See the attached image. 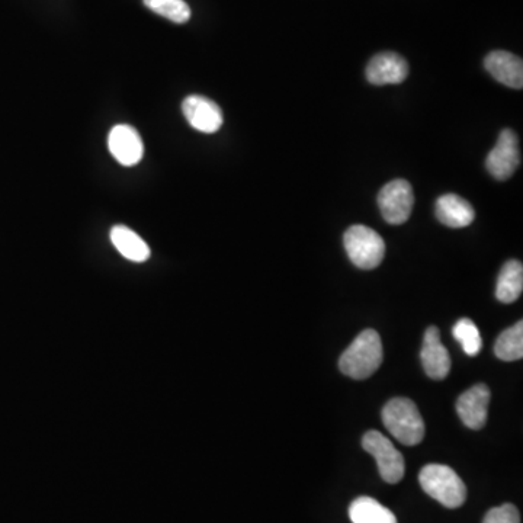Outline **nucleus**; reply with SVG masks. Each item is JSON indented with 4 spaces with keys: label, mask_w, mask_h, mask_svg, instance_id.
I'll use <instances>...</instances> for the list:
<instances>
[{
    "label": "nucleus",
    "mask_w": 523,
    "mask_h": 523,
    "mask_svg": "<svg viewBox=\"0 0 523 523\" xmlns=\"http://www.w3.org/2000/svg\"><path fill=\"white\" fill-rule=\"evenodd\" d=\"M490 388L486 384H477L465 391L457 401L458 416L467 428L480 431L487 422L489 413Z\"/></svg>",
    "instance_id": "obj_10"
},
{
    "label": "nucleus",
    "mask_w": 523,
    "mask_h": 523,
    "mask_svg": "<svg viewBox=\"0 0 523 523\" xmlns=\"http://www.w3.org/2000/svg\"><path fill=\"white\" fill-rule=\"evenodd\" d=\"M521 165V152L515 131L503 130L486 160V168L497 181H508Z\"/></svg>",
    "instance_id": "obj_7"
},
{
    "label": "nucleus",
    "mask_w": 523,
    "mask_h": 523,
    "mask_svg": "<svg viewBox=\"0 0 523 523\" xmlns=\"http://www.w3.org/2000/svg\"><path fill=\"white\" fill-rule=\"evenodd\" d=\"M108 149L120 165H139L144 156V144L139 131L131 125L120 124L108 136Z\"/></svg>",
    "instance_id": "obj_8"
},
{
    "label": "nucleus",
    "mask_w": 523,
    "mask_h": 523,
    "mask_svg": "<svg viewBox=\"0 0 523 523\" xmlns=\"http://www.w3.org/2000/svg\"><path fill=\"white\" fill-rule=\"evenodd\" d=\"M420 359H422L423 370L432 380H444L451 371V358L447 348L442 345L441 333L435 326L426 330Z\"/></svg>",
    "instance_id": "obj_12"
},
{
    "label": "nucleus",
    "mask_w": 523,
    "mask_h": 523,
    "mask_svg": "<svg viewBox=\"0 0 523 523\" xmlns=\"http://www.w3.org/2000/svg\"><path fill=\"white\" fill-rule=\"evenodd\" d=\"M362 447L377 461L378 470L384 481L397 484L404 477V458L397 451L393 442L385 438L383 433L370 431L362 438Z\"/></svg>",
    "instance_id": "obj_5"
},
{
    "label": "nucleus",
    "mask_w": 523,
    "mask_h": 523,
    "mask_svg": "<svg viewBox=\"0 0 523 523\" xmlns=\"http://www.w3.org/2000/svg\"><path fill=\"white\" fill-rule=\"evenodd\" d=\"M523 291V266L519 261L505 263L497 279L496 297L500 303H515Z\"/></svg>",
    "instance_id": "obj_16"
},
{
    "label": "nucleus",
    "mask_w": 523,
    "mask_h": 523,
    "mask_svg": "<svg viewBox=\"0 0 523 523\" xmlns=\"http://www.w3.org/2000/svg\"><path fill=\"white\" fill-rule=\"evenodd\" d=\"M345 249L349 259L359 269H374L381 265L385 256L383 237L367 226H352L346 230Z\"/></svg>",
    "instance_id": "obj_4"
},
{
    "label": "nucleus",
    "mask_w": 523,
    "mask_h": 523,
    "mask_svg": "<svg viewBox=\"0 0 523 523\" xmlns=\"http://www.w3.org/2000/svg\"><path fill=\"white\" fill-rule=\"evenodd\" d=\"M111 242L115 249L128 261L143 263L150 258V247L131 229L125 226H115L111 230Z\"/></svg>",
    "instance_id": "obj_15"
},
{
    "label": "nucleus",
    "mask_w": 523,
    "mask_h": 523,
    "mask_svg": "<svg viewBox=\"0 0 523 523\" xmlns=\"http://www.w3.org/2000/svg\"><path fill=\"white\" fill-rule=\"evenodd\" d=\"M487 72L502 85L512 89L523 88V62L509 51H493L484 60Z\"/></svg>",
    "instance_id": "obj_13"
},
{
    "label": "nucleus",
    "mask_w": 523,
    "mask_h": 523,
    "mask_svg": "<svg viewBox=\"0 0 523 523\" xmlns=\"http://www.w3.org/2000/svg\"><path fill=\"white\" fill-rule=\"evenodd\" d=\"M483 523H521V515L515 506L506 503L499 508L490 509Z\"/></svg>",
    "instance_id": "obj_21"
},
{
    "label": "nucleus",
    "mask_w": 523,
    "mask_h": 523,
    "mask_svg": "<svg viewBox=\"0 0 523 523\" xmlns=\"http://www.w3.org/2000/svg\"><path fill=\"white\" fill-rule=\"evenodd\" d=\"M415 195L412 185L404 179L388 182L378 194V207L387 223L399 226L412 216Z\"/></svg>",
    "instance_id": "obj_6"
},
{
    "label": "nucleus",
    "mask_w": 523,
    "mask_h": 523,
    "mask_svg": "<svg viewBox=\"0 0 523 523\" xmlns=\"http://www.w3.org/2000/svg\"><path fill=\"white\" fill-rule=\"evenodd\" d=\"M454 338L461 343L462 349L465 354L470 356H476L480 354L481 346H483V340H481L480 330L476 326V323L470 319H462L460 322L455 324Z\"/></svg>",
    "instance_id": "obj_20"
},
{
    "label": "nucleus",
    "mask_w": 523,
    "mask_h": 523,
    "mask_svg": "<svg viewBox=\"0 0 523 523\" xmlns=\"http://www.w3.org/2000/svg\"><path fill=\"white\" fill-rule=\"evenodd\" d=\"M349 518L354 523H397V518L390 509L367 496L358 497L352 502Z\"/></svg>",
    "instance_id": "obj_17"
},
{
    "label": "nucleus",
    "mask_w": 523,
    "mask_h": 523,
    "mask_svg": "<svg viewBox=\"0 0 523 523\" xmlns=\"http://www.w3.org/2000/svg\"><path fill=\"white\" fill-rule=\"evenodd\" d=\"M420 486L445 508L457 509L467 499V487L448 465L429 464L419 474Z\"/></svg>",
    "instance_id": "obj_3"
},
{
    "label": "nucleus",
    "mask_w": 523,
    "mask_h": 523,
    "mask_svg": "<svg viewBox=\"0 0 523 523\" xmlns=\"http://www.w3.org/2000/svg\"><path fill=\"white\" fill-rule=\"evenodd\" d=\"M186 121L192 128L205 134H214L224 123L223 111L216 102L201 95H191L182 104Z\"/></svg>",
    "instance_id": "obj_9"
},
{
    "label": "nucleus",
    "mask_w": 523,
    "mask_h": 523,
    "mask_svg": "<svg viewBox=\"0 0 523 523\" xmlns=\"http://www.w3.org/2000/svg\"><path fill=\"white\" fill-rule=\"evenodd\" d=\"M368 82L372 85H399L409 75V64L396 53H381L372 57L365 70Z\"/></svg>",
    "instance_id": "obj_11"
},
{
    "label": "nucleus",
    "mask_w": 523,
    "mask_h": 523,
    "mask_svg": "<svg viewBox=\"0 0 523 523\" xmlns=\"http://www.w3.org/2000/svg\"><path fill=\"white\" fill-rule=\"evenodd\" d=\"M435 214L444 226L451 229H464L474 221V208L460 195H442L435 205Z\"/></svg>",
    "instance_id": "obj_14"
},
{
    "label": "nucleus",
    "mask_w": 523,
    "mask_h": 523,
    "mask_svg": "<svg viewBox=\"0 0 523 523\" xmlns=\"http://www.w3.org/2000/svg\"><path fill=\"white\" fill-rule=\"evenodd\" d=\"M383 364V343L375 330L367 329L340 356L339 368L354 380H367Z\"/></svg>",
    "instance_id": "obj_1"
},
{
    "label": "nucleus",
    "mask_w": 523,
    "mask_h": 523,
    "mask_svg": "<svg viewBox=\"0 0 523 523\" xmlns=\"http://www.w3.org/2000/svg\"><path fill=\"white\" fill-rule=\"evenodd\" d=\"M144 5L175 24H185L191 19V8L185 0H143Z\"/></svg>",
    "instance_id": "obj_19"
},
{
    "label": "nucleus",
    "mask_w": 523,
    "mask_h": 523,
    "mask_svg": "<svg viewBox=\"0 0 523 523\" xmlns=\"http://www.w3.org/2000/svg\"><path fill=\"white\" fill-rule=\"evenodd\" d=\"M381 416L387 431L401 444L415 447L425 438V422L412 400L397 397L388 401Z\"/></svg>",
    "instance_id": "obj_2"
},
{
    "label": "nucleus",
    "mask_w": 523,
    "mask_h": 523,
    "mask_svg": "<svg viewBox=\"0 0 523 523\" xmlns=\"http://www.w3.org/2000/svg\"><path fill=\"white\" fill-rule=\"evenodd\" d=\"M494 354L502 361L513 362L523 358V322H518L515 326L505 330L497 338L494 345Z\"/></svg>",
    "instance_id": "obj_18"
}]
</instances>
